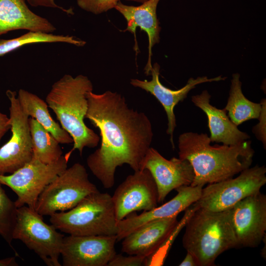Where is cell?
Returning a JSON list of instances; mask_svg holds the SVG:
<instances>
[{"instance_id": "obj_1", "label": "cell", "mask_w": 266, "mask_h": 266, "mask_svg": "<svg viewBox=\"0 0 266 266\" xmlns=\"http://www.w3.org/2000/svg\"><path fill=\"white\" fill-rule=\"evenodd\" d=\"M88 107L85 118L99 129L100 147L87 159V164L104 188L115 183L117 167L128 165L134 171L142 164L153 137L152 124L142 112L129 107L117 92L87 93Z\"/></svg>"}, {"instance_id": "obj_2", "label": "cell", "mask_w": 266, "mask_h": 266, "mask_svg": "<svg viewBox=\"0 0 266 266\" xmlns=\"http://www.w3.org/2000/svg\"><path fill=\"white\" fill-rule=\"evenodd\" d=\"M207 133L186 132L178 138L179 158L192 165L194 178L192 186L233 177L250 167L254 155L250 140L233 145H211Z\"/></svg>"}, {"instance_id": "obj_3", "label": "cell", "mask_w": 266, "mask_h": 266, "mask_svg": "<svg viewBox=\"0 0 266 266\" xmlns=\"http://www.w3.org/2000/svg\"><path fill=\"white\" fill-rule=\"evenodd\" d=\"M93 90V84L87 76L65 74L53 83L46 96L48 107L73 139L72 149L66 154L68 157L75 149L82 155L84 148H95L100 141L98 134L84 121L88 107L87 93Z\"/></svg>"}, {"instance_id": "obj_4", "label": "cell", "mask_w": 266, "mask_h": 266, "mask_svg": "<svg viewBox=\"0 0 266 266\" xmlns=\"http://www.w3.org/2000/svg\"><path fill=\"white\" fill-rule=\"evenodd\" d=\"M185 226L183 246L194 256L198 266L214 265L220 254L237 248L230 209L215 212L198 206Z\"/></svg>"}, {"instance_id": "obj_5", "label": "cell", "mask_w": 266, "mask_h": 266, "mask_svg": "<svg viewBox=\"0 0 266 266\" xmlns=\"http://www.w3.org/2000/svg\"><path fill=\"white\" fill-rule=\"evenodd\" d=\"M51 224L71 235H116L117 220L112 196L99 191L91 193L71 209L50 216Z\"/></svg>"}, {"instance_id": "obj_6", "label": "cell", "mask_w": 266, "mask_h": 266, "mask_svg": "<svg viewBox=\"0 0 266 266\" xmlns=\"http://www.w3.org/2000/svg\"><path fill=\"white\" fill-rule=\"evenodd\" d=\"M99 191L88 178L83 165L76 163L66 168L43 190L35 207L42 216L68 210L88 195Z\"/></svg>"}, {"instance_id": "obj_7", "label": "cell", "mask_w": 266, "mask_h": 266, "mask_svg": "<svg viewBox=\"0 0 266 266\" xmlns=\"http://www.w3.org/2000/svg\"><path fill=\"white\" fill-rule=\"evenodd\" d=\"M64 235L42 216L27 205L17 208L13 239L21 241L48 266H61L59 262Z\"/></svg>"}, {"instance_id": "obj_8", "label": "cell", "mask_w": 266, "mask_h": 266, "mask_svg": "<svg viewBox=\"0 0 266 266\" xmlns=\"http://www.w3.org/2000/svg\"><path fill=\"white\" fill-rule=\"evenodd\" d=\"M235 178L208 184L202 188L195 203L207 210L219 212L232 208L249 196L260 191L266 183V168L256 165L239 173Z\"/></svg>"}, {"instance_id": "obj_9", "label": "cell", "mask_w": 266, "mask_h": 266, "mask_svg": "<svg viewBox=\"0 0 266 266\" xmlns=\"http://www.w3.org/2000/svg\"><path fill=\"white\" fill-rule=\"evenodd\" d=\"M68 158L63 156L56 162L44 164L33 156L22 167L9 175H0V183L9 187L17 196V208L24 205L35 209L44 188L67 168Z\"/></svg>"}, {"instance_id": "obj_10", "label": "cell", "mask_w": 266, "mask_h": 266, "mask_svg": "<svg viewBox=\"0 0 266 266\" xmlns=\"http://www.w3.org/2000/svg\"><path fill=\"white\" fill-rule=\"evenodd\" d=\"M15 91L6 92L10 106L11 136L0 147V175L12 174L29 162L33 157L29 117L23 110Z\"/></svg>"}, {"instance_id": "obj_11", "label": "cell", "mask_w": 266, "mask_h": 266, "mask_svg": "<svg viewBox=\"0 0 266 266\" xmlns=\"http://www.w3.org/2000/svg\"><path fill=\"white\" fill-rule=\"evenodd\" d=\"M158 190L150 171L143 169L129 175L112 196L116 218L119 221L136 211H149L157 206Z\"/></svg>"}, {"instance_id": "obj_12", "label": "cell", "mask_w": 266, "mask_h": 266, "mask_svg": "<svg viewBox=\"0 0 266 266\" xmlns=\"http://www.w3.org/2000/svg\"><path fill=\"white\" fill-rule=\"evenodd\" d=\"M237 248L257 247L266 236V196L260 191L230 209Z\"/></svg>"}, {"instance_id": "obj_13", "label": "cell", "mask_w": 266, "mask_h": 266, "mask_svg": "<svg viewBox=\"0 0 266 266\" xmlns=\"http://www.w3.org/2000/svg\"><path fill=\"white\" fill-rule=\"evenodd\" d=\"M116 235H69L61 251L64 266H106L116 254Z\"/></svg>"}, {"instance_id": "obj_14", "label": "cell", "mask_w": 266, "mask_h": 266, "mask_svg": "<svg viewBox=\"0 0 266 266\" xmlns=\"http://www.w3.org/2000/svg\"><path fill=\"white\" fill-rule=\"evenodd\" d=\"M143 169H148L155 180L158 203H162L173 190L191 185L195 176L189 161L175 157L167 160L152 147L149 149L144 159L141 170Z\"/></svg>"}, {"instance_id": "obj_15", "label": "cell", "mask_w": 266, "mask_h": 266, "mask_svg": "<svg viewBox=\"0 0 266 266\" xmlns=\"http://www.w3.org/2000/svg\"><path fill=\"white\" fill-rule=\"evenodd\" d=\"M160 65L156 63L152 65L150 75L151 80H140L132 79L130 84L133 87L141 89L154 96L163 106L167 118L166 133L169 136L170 142L172 148L175 145L173 141V133L176 126V118L174 112L175 106L180 101L186 98L189 92L199 84L223 81L226 77L221 75L208 78L207 76H200L196 78H190L186 84L182 88L174 90L163 85L160 81Z\"/></svg>"}, {"instance_id": "obj_16", "label": "cell", "mask_w": 266, "mask_h": 266, "mask_svg": "<svg viewBox=\"0 0 266 266\" xmlns=\"http://www.w3.org/2000/svg\"><path fill=\"white\" fill-rule=\"evenodd\" d=\"M202 188L200 186H181L175 189L177 194L174 197L161 206L139 215L135 212L129 214L117 222V241L148 222L177 216L199 200Z\"/></svg>"}, {"instance_id": "obj_17", "label": "cell", "mask_w": 266, "mask_h": 266, "mask_svg": "<svg viewBox=\"0 0 266 266\" xmlns=\"http://www.w3.org/2000/svg\"><path fill=\"white\" fill-rule=\"evenodd\" d=\"M177 216L148 222L122 240V251L148 260L158 252L178 223Z\"/></svg>"}, {"instance_id": "obj_18", "label": "cell", "mask_w": 266, "mask_h": 266, "mask_svg": "<svg viewBox=\"0 0 266 266\" xmlns=\"http://www.w3.org/2000/svg\"><path fill=\"white\" fill-rule=\"evenodd\" d=\"M160 1V0H148L139 6L129 5L119 1L114 7L127 21V26L124 31L130 32L134 35V49L136 54L139 50L136 37V28H139L147 34L148 57L144 68L145 73L147 75H150L152 67V48L160 41L161 28L157 15V8Z\"/></svg>"}, {"instance_id": "obj_19", "label": "cell", "mask_w": 266, "mask_h": 266, "mask_svg": "<svg viewBox=\"0 0 266 266\" xmlns=\"http://www.w3.org/2000/svg\"><path fill=\"white\" fill-rule=\"evenodd\" d=\"M211 96L207 90L192 97V101L207 116L211 142L227 145H236L248 140L250 136L238 129L230 119L226 110L210 104Z\"/></svg>"}, {"instance_id": "obj_20", "label": "cell", "mask_w": 266, "mask_h": 266, "mask_svg": "<svg viewBox=\"0 0 266 266\" xmlns=\"http://www.w3.org/2000/svg\"><path fill=\"white\" fill-rule=\"evenodd\" d=\"M26 0H0V36L19 30L53 33L56 28L46 18L33 12Z\"/></svg>"}, {"instance_id": "obj_21", "label": "cell", "mask_w": 266, "mask_h": 266, "mask_svg": "<svg viewBox=\"0 0 266 266\" xmlns=\"http://www.w3.org/2000/svg\"><path fill=\"white\" fill-rule=\"evenodd\" d=\"M24 111L35 119L48 131L60 144H70L73 141L67 133L51 116L46 101L37 95L21 89L17 94Z\"/></svg>"}, {"instance_id": "obj_22", "label": "cell", "mask_w": 266, "mask_h": 266, "mask_svg": "<svg viewBox=\"0 0 266 266\" xmlns=\"http://www.w3.org/2000/svg\"><path fill=\"white\" fill-rule=\"evenodd\" d=\"M241 87L239 74L233 73L229 98L224 109L231 120L237 126L247 120L258 119L262 109L261 102H252L245 97Z\"/></svg>"}, {"instance_id": "obj_23", "label": "cell", "mask_w": 266, "mask_h": 266, "mask_svg": "<svg viewBox=\"0 0 266 266\" xmlns=\"http://www.w3.org/2000/svg\"><path fill=\"white\" fill-rule=\"evenodd\" d=\"M29 122L33 156L44 164L58 161L63 154L60 143L35 119L30 117Z\"/></svg>"}, {"instance_id": "obj_24", "label": "cell", "mask_w": 266, "mask_h": 266, "mask_svg": "<svg viewBox=\"0 0 266 266\" xmlns=\"http://www.w3.org/2000/svg\"><path fill=\"white\" fill-rule=\"evenodd\" d=\"M54 42L66 43L79 47L86 44L85 41L73 36L29 31L14 38L0 39V57L27 44Z\"/></svg>"}, {"instance_id": "obj_25", "label": "cell", "mask_w": 266, "mask_h": 266, "mask_svg": "<svg viewBox=\"0 0 266 266\" xmlns=\"http://www.w3.org/2000/svg\"><path fill=\"white\" fill-rule=\"evenodd\" d=\"M0 183V235L11 245L17 207L6 195Z\"/></svg>"}, {"instance_id": "obj_26", "label": "cell", "mask_w": 266, "mask_h": 266, "mask_svg": "<svg viewBox=\"0 0 266 266\" xmlns=\"http://www.w3.org/2000/svg\"><path fill=\"white\" fill-rule=\"evenodd\" d=\"M120 0H76L82 9L98 15L114 8Z\"/></svg>"}, {"instance_id": "obj_27", "label": "cell", "mask_w": 266, "mask_h": 266, "mask_svg": "<svg viewBox=\"0 0 266 266\" xmlns=\"http://www.w3.org/2000/svg\"><path fill=\"white\" fill-rule=\"evenodd\" d=\"M125 256L116 254L109 261L108 266H146V258L138 255Z\"/></svg>"}, {"instance_id": "obj_28", "label": "cell", "mask_w": 266, "mask_h": 266, "mask_svg": "<svg viewBox=\"0 0 266 266\" xmlns=\"http://www.w3.org/2000/svg\"><path fill=\"white\" fill-rule=\"evenodd\" d=\"M262 109L258 118L259 123L252 129V132L256 137L261 141L265 149L266 146V99L261 100Z\"/></svg>"}, {"instance_id": "obj_29", "label": "cell", "mask_w": 266, "mask_h": 266, "mask_svg": "<svg viewBox=\"0 0 266 266\" xmlns=\"http://www.w3.org/2000/svg\"><path fill=\"white\" fill-rule=\"evenodd\" d=\"M26 1L32 6H42L46 7L58 8L67 14L72 15L74 14L72 8L66 9L58 5L55 3V0H26Z\"/></svg>"}, {"instance_id": "obj_30", "label": "cell", "mask_w": 266, "mask_h": 266, "mask_svg": "<svg viewBox=\"0 0 266 266\" xmlns=\"http://www.w3.org/2000/svg\"><path fill=\"white\" fill-rule=\"evenodd\" d=\"M10 128L9 117L0 112V143L3 136Z\"/></svg>"}, {"instance_id": "obj_31", "label": "cell", "mask_w": 266, "mask_h": 266, "mask_svg": "<svg viewBox=\"0 0 266 266\" xmlns=\"http://www.w3.org/2000/svg\"><path fill=\"white\" fill-rule=\"evenodd\" d=\"M179 266H198L197 261L194 256L189 252H187L186 255L179 265Z\"/></svg>"}, {"instance_id": "obj_32", "label": "cell", "mask_w": 266, "mask_h": 266, "mask_svg": "<svg viewBox=\"0 0 266 266\" xmlns=\"http://www.w3.org/2000/svg\"><path fill=\"white\" fill-rule=\"evenodd\" d=\"M18 265L14 257L0 260V266H17Z\"/></svg>"}, {"instance_id": "obj_33", "label": "cell", "mask_w": 266, "mask_h": 266, "mask_svg": "<svg viewBox=\"0 0 266 266\" xmlns=\"http://www.w3.org/2000/svg\"><path fill=\"white\" fill-rule=\"evenodd\" d=\"M129 0V1H135V2H141V3H143L148 0Z\"/></svg>"}]
</instances>
